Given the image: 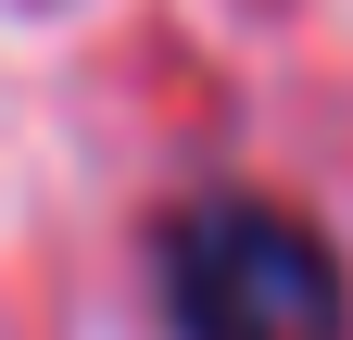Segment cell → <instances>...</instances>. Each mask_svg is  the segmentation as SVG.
Here are the masks:
<instances>
[{
	"instance_id": "obj_1",
	"label": "cell",
	"mask_w": 353,
	"mask_h": 340,
	"mask_svg": "<svg viewBox=\"0 0 353 340\" xmlns=\"http://www.w3.org/2000/svg\"><path fill=\"white\" fill-rule=\"evenodd\" d=\"M164 303L190 340H341V265L278 202H202L164 227Z\"/></svg>"
}]
</instances>
